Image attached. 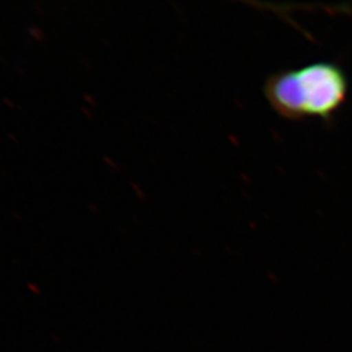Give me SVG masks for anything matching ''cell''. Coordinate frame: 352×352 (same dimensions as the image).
<instances>
[{"label":"cell","instance_id":"6da1fadb","mask_svg":"<svg viewBox=\"0 0 352 352\" xmlns=\"http://www.w3.org/2000/svg\"><path fill=\"white\" fill-rule=\"evenodd\" d=\"M266 101L287 120H331L346 103L349 80L338 64L316 62L273 74L265 81Z\"/></svg>","mask_w":352,"mask_h":352}]
</instances>
